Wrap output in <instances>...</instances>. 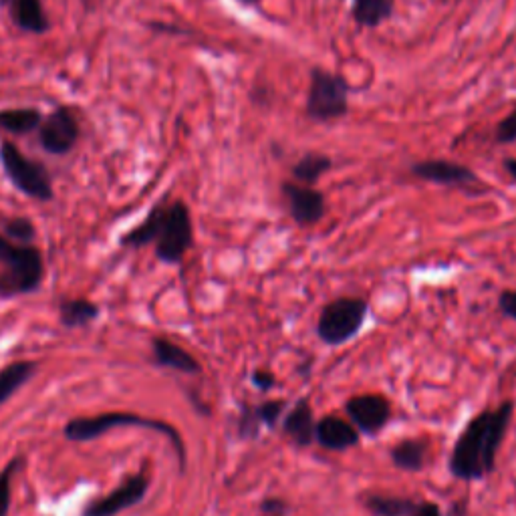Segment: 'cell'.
I'll return each mask as SVG.
<instances>
[{"label": "cell", "mask_w": 516, "mask_h": 516, "mask_svg": "<svg viewBox=\"0 0 516 516\" xmlns=\"http://www.w3.org/2000/svg\"><path fill=\"white\" fill-rule=\"evenodd\" d=\"M514 416V402L504 400L496 410H484L476 414L460 432L448 470L462 482L484 480L496 470L498 450L506 438Z\"/></svg>", "instance_id": "6da1fadb"}, {"label": "cell", "mask_w": 516, "mask_h": 516, "mask_svg": "<svg viewBox=\"0 0 516 516\" xmlns=\"http://www.w3.org/2000/svg\"><path fill=\"white\" fill-rule=\"evenodd\" d=\"M117 428H144V430H152L156 434L166 436L176 452L180 472H186L188 454H186L184 438L178 432V428H174L172 424H168L164 420L146 418V416H140L134 412H105V414H97V416L69 420L63 428V436L69 442H91Z\"/></svg>", "instance_id": "7a4b0ae2"}, {"label": "cell", "mask_w": 516, "mask_h": 516, "mask_svg": "<svg viewBox=\"0 0 516 516\" xmlns=\"http://www.w3.org/2000/svg\"><path fill=\"white\" fill-rule=\"evenodd\" d=\"M0 166H3V172L7 180L13 184V188L25 194L27 198H33L43 204L55 198L53 180L45 164L27 158L17 144L9 140L0 142Z\"/></svg>", "instance_id": "3957f363"}, {"label": "cell", "mask_w": 516, "mask_h": 516, "mask_svg": "<svg viewBox=\"0 0 516 516\" xmlns=\"http://www.w3.org/2000/svg\"><path fill=\"white\" fill-rule=\"evenodd\" d=\"M369 313V303L363 297H339L327 303L317 319V337L331 347L349 343L359 335Z\"/></svg>", "instance_id": "277c9868"}, {"label": "cell", "mask_w": 516, "mask_h": 516, "mask_svg": "<svg viewBox=\"0 0 516 516\" xmlns=\"http://www.w3.org/2000/svg\"><path fill=\"white\" fill-rule=\"evenodd\" d=\"M349 111L347 81L327 69H311V85L307 93L305 113L315 123H329L345 117Z\"/></svg>", "instance_id": "5b68a950"}, {"label": "cell", "mask_w": 516, "mask_h": 516, "mask_svg": "<svg viewBox=\"0 0 516 516\" xmlns=\"http://www.w3.org/2000/svg\"><path fill=\"white\" fill-rule=\"evenodd\" d=\"M194 244V222L190 208L182 200L168 202L160 236L156 240V258L164 265H180Z\"/></svg>", "instance_id": "8992f818"}, {"label": "cell", "mask_w": 516, "mask_h": 516, "mask_svg": "<svg viewBox=\"0 0 516 516\" xmlns=\"http://www.w3.org/2000/svg\"><path fill=\"white\" fill-rule=\"evenodd\" d=\"M45 277L43 254L35 244L25 246L17 261L0 273V299H17L37 293Z\"/></svg>", "instance_id": "52a82bcc"}, {"label": "cell", "mask_w": 516, "mask_h": 516, "mask_svg": "<svg viewBox=\"0 0 516 516\" xmlns=\"http://www.w3.org/2000/svg\"><path fill=\"white\" fill-rule=\"evenodd\" d=\"M79 136V121L67 105H57L49 115L43 117V123L39 127L41 148L57 158L71 154L73 148L79 144Z\"/></svg>", "instance_id": "ba28073f"}, {"label": "cell", "mask_w": 516, "mask_h": 516, "mask_svg": "<svg viewBox=\"0 0 516 516\" xmlns=\"http://www.w3.org/2000/svg\"><path fill=\"white\" fill-rule=\"evenodd\" d=\"M150 478L142 470L138 474L127 476L115 490L101 498H93L81 510V516H117L119 512L134 508L148 496Z\"/></svg>", "instance_id": "9c48e42d"}, {"label": "cell", "mask_w": 516, "mask_h": 516, "mask_svg": "<svg viewBox=\"0 0 516 516\" xmlns=\"http://www.w3.org/2000/svg\"><path fill=\"white\" fill-rule=\"evenodd\" d=\"M349 422L361 436L373 438L392 420V404L381 394L353 396L343 404Z\"/></svg>", "instance_id": "30bf717a"}, {"label": "cell", "mask_w": 516, "mask_h": 516, "mask_svg": "<svg viewBox=\"0 0 516 516\" xmlns=\"http://www.w3.org/2000/svg\"><path fill=\"white\" fill-rule=\"evenodd\" d=\"M281 190L287 200L289 214L299 226H313L321 222L327 210L325 196L321 190H317L315 186H303L297 182H283Z\"/></svg>", "instance_id": "8fae6325"}, {"label": "cell", "mask_w": 516, "mask_h": 516, "mask_svg": "<svg viewBox=\"0 0 516 516\" xmlns=\"http://www.w3.org/2000/svg\"><path fill=\"white\" fill-rule=\"evenodd\" d=\"M410 174L424 182L450 186V188H464V190L476 184H482L480 178L472 172V168L452 160H424L414 164L410 168Z\"/></svg>", "instance_id": "7c38bea8"}, {"label": "cell", "mask_w": 516, "mask_h": 516, "mask_svg": "<svg viewBox=\"0 0 516 516\" xmlns=\"http://www.w3.org/2000/svg\"><path fill=\"white\" fill-rule=\"evenodd\" d=\"M0 7L7 11L11 23L21 33L45 35L51 31V19L45 13L43 0H0Z\"/></svg>", "instance_id": "4fadbf2b"}, {"label": "cell", "mask_w": 516, "mask_h": 516, "mask_svg": "<svg viewBox=\"0 0 516 516\" xmlns=\"http://www.w3.org/2000/svg\"><path fill=\"white\" fill-rule=\"evenodd\" d=\"M315 442L331 452H347L361 442V434L349 420L339 416H323L315 424Z\"/></svg>", "instance_id": "5bb4252c"}, {"label": "cell", "mask_w": 516, "mask_h": 516, "mask_svg": "<svg viewBox=\"0 0 516 516\" xmlns=\"http://www.w3.org/2000/svg\"><path fill=\"white\" fill-rule=\"evenodd\" d=\"M166 208H168V196L158 200L138 226H134L132 230H127L119 236V246L125 250H138V248L156 244L160 230H162L164 216H166Z\"/></svg>", "instance_id": "9a60e30c"}, {"label": "cell", "mask_w": 516, "mask_h": 516, "mask_svg": "<svg viewBox=\"0 0 516 516\" xmlns=\"http://www.w3.org/2000/svg\"><path fill=\"white\" fill-rule=\"evenodd\" d=\"M152 359L158 367L174 369V371H180L186 375H198L202 371L200 361L190 351H186L184 347H180L178 343H174L166 337H154Z\"/></svg>", "instance_id": "2e32d148"}, {"label": "cell", "mask_w": 516, "mask_h": 516, "mask_svg": "<svg viewBox=\"0 0 516 516\" xmlns=\"http://www.w3.org/2000/svg\"><path fill=\"white\" fill-rule=\"evenodd\" d=\"M315 416L309 400L301 398L291 412L281 420L283 434L297 446V448H309L315 444Z\"/></svg>", "instance_id": "e0dca14e"}, {"label": "cell", "mask_w": 516, "mask_h": 516, "mask_svg": "<svg viewBox=\"0 0 516 516\" xmlns=\"http://www.w3.org/2000/svg\"><path fill=\"white\" fill-rule=\"evenodd\" d=\"M43 113L37 107H11L0 109V129L3 132L23 138L33 132H39L43 123Z\"/></svg>", "instance_id": "ac0fdd59"}, {"label": "cell", "mask_w": 516, "mask_h": 516, "mask_svg": "<svg viewBox=\"0 0 516 516\" xmlns=\"http://www.w3.org/2000/svg\"><path fill=\"white\" fill-rule=\"evenodd\" d=\"M428 456V440L424 438H408L390 448L392 464L404 472H422L426 468Z\"/></svg>", "instance_id": "d6986e66"}, {"label": "cell", "mask_w": 516, "mask_h": 516, "mask_svg": "<svg viewBox=\"0 0 516 516\" xmlns=\"http://www.w3.org/2000/svg\"><path fill=\"white\" fill-rule=\"evenodd\" d=\"M396 0H353L351 17L359 27L377 29L394 17Z\"/></svg>", "instance_id": "ffe728a7"}, {"label": "cell", "mask_w": 516, "mask_h": 516, "mask_svg": "<svg viewBox=\"0 0 516 516\" xmlns=\"http://www.w3.org/2000/svg\"><path fill=\"white\" fill-rule=\"evenodd\" d=\"M101 315L99 305L89 299H61L59 303V323L65 329H81L97 321Z\"/></svg>", "instance_id": "44dd1931"}, {"label": "cell", "mask_w": 516, "mask_h": 516, "mask_svg": "<svg viewBox=\"0 0 516 516\" xmlns=\"http://www.w3.org/2000/svg\"><path fill=\"white\" fill-rule=\"evenodd\" d=\"M35 371H37V363L29 359L13 361L7 367L0 369V406H5L35 375Z\"/></svg>", "instance_id": "7402d4cb"}, {"label": "cell", "mask_w": 516, "mask_h": 516, "mask_svg": "<svg viewBox=\"0 0 516 516\" xmlns=\"http://www.w3.org/2000/svg\"><path fill=\"white\" fill-rule=\"evenodd\" d=\"M361 502L373 516H412L418 506V500L394 494H365Z\"/></svg>", "instance_id": "603a6c76"}, {"label": "cell", "mask_w": 516, "mask_h": 516, "mask_svg": "<svg viewBox=\"0 0 516 516\" xmlns=\"http://www.w3.org/2000/svg\"><path fill=\"white\" fill-rule=\"evenodd\" d=\"M331 168H333V160L329 156L319 154V152H307L293 166V178L297 184L315 186Z\"/></svg>", "instance_id": "cb8c5ba5"}, {"label": "cell", "mask_w": 516, "mask_h": 516, "mask_svg": "<svg viewBox=\"0 0 516 516\" xmlns=\"http://www.w3.org/2000/svg\"><path fill=\"white\" fill-rule=\"evenodd\" d=\"M3 236L15 244H33L37 238V226L27 216H11L3 222Z\"/></svg>", "instance_id": "d4e9b609"}, {"label": "cell", "mask_w": 516, "mask_h": 516, "mask_svg": "<svg viewBox=\"0 0 516 516\" xmlns=\"http://www.w3.org/2000/svg\"><path fill=\"white\" fill-rule=\"evenodd\" d=\"M23 462V456H15L3 470H0V516H9L13 498V476L21 470Z\"/></svg>", "instance_id": "484cf974"}, {"label": "cell", "mask_w": 516, "mask_h": 516, "mask_svg": "<svg viewBox=\"0 0 516 516\" xmlns=\"http://www.w3.org/2000/svg\"><path fill=\"white\" fill-rule=\"evenodd\" d=\"M261 430H263V424L258 422L254 406L242 402L240 410H238V416H236V434H238V438H242V440H256L258 436H261Z\"/></svg>", "instance_id": "4316f807"}, {"label": "cell", "mask_w": 516, "mask_h": 516, "mask_svg": "<svg viewBox=\"0 0 516 516\" xmlns=\"http://www.w3.org/2000/svg\"><path fill=\"white\" fill-rule=\"evenodd\" d=\"M285 410H287L285 400H267V402H261L258 406H254L258 422H261L269 430H275L281 424Z\"/></svg>", "instance_id": "83f0119b"}, {"label": "cell", "mask_w": 516, "mask_h": 516, "mask_svg": "<svg viewBox=\"0 0 516 516\" xmlns=\"http://www.w3.org/2000/svg\"><path fill=\"white\" fill-rule=\"evenodd\" d=\"M494 142L500 146L516 142V107L494 127Z\"/></svg>", "instance_id": "f1b7e54d"}, {"label": "cell", "mask_w": 516, "mask_h": 516, "mask_svg": "<svg viewBox=\"0 0 516 516\" xmlns=\"http://www.w3.org/2000/svg\"><path fill=\"white\" fill-rule=\"evenodd\" d=\"M289 508V502L281 496H265L258 504V510H261L263 516H287Z\"/></svg>", "instance_id": "f546056e"}, {"label": "cell", "mask_w": 516, "mask_h": 516, "mask_svg": "<svg viewBox=\"0 0 516 516\" xmlns=\"http://www.w3.org/2000/svg\"><path fill=\"white\" fill-rule=\"evenodd\" d=\"M250 383L256 387L258 392H271L273 387L277 385V377L273 371L265 369V367H256L250 373Z\"/></svg>", "instance_id": "4dcf8cb0"}, {"label": "cell", "mask_w": 516, "mask_h": 516, "mask_svg": "<svg viewBox=\"0 0 516 516\" xmlns=\"http://www.w3.org/2000/svg\"><path fill=\"white\" fill-rule=\"evenodd\" d=\"M498 309L504 317L516 321V291H502L498 297Z\"/></svg>", "instance_id": "1f68e13d"}, {"label": "cell", "mask_w": 516, "mask_h": 516, "mask_svg": "<svg viewBox=\"0 0 516 516\" xmlns=\"http://www.w3.org/2000/svg\"><path fill=\"white\" fill-rule=\"evenodd\" d=\"M412 516H444V512H442L440 504L424 500V502H418V506L412 512Z\"/></svg>", "instance_id": "d6a6232c"}, {"label": "cell", "mask_w": 516, "mask_h": 516, "mask_svg": "<svg viewBox=\"0 0 516 516\" xmlns=\"http://www.w3.org/2000/svg\"><path fill=\"white\" fill-rule=\"evenodd\" d=\"M502 168H504V172L516 182V158H508V160H504L502 162Z\"/></svg>", "instance_id": "836d02e7"}, {"label": "cell", "mask_w": 516, "mask_h": 516, "mask_svg": "<svg viewBox=\"0 0 516 516\" xmlns=\"http://www.w3.org/2000/svg\"><path fill=\"white\" fill-rule=\"evenodd\" d=\"M236 3H240L242 7H256L261 0H236Z\"/></svg>", "instance_id": "e575fe53"}, {"label": "cell", "mask_w": 516, "mask_h": 516, "mask_svg": "<svg viewBox=\"0 0 516 516\" xmlns=\"http://www.w3.org/2000/svg\"><path fill=\"white\" fill-rule=\"evenodd\" d=\"M311 365H313V361L309 359L305 365H301V367H299V373H301V375H309V369H311Z\"/></svg>", "instance_id": "d590c367"}]
</instances>
